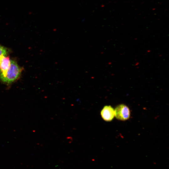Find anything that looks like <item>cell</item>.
I'll use <instances>...</instances> for the list:
<instances>
[{
	"mask_svg": "<svg viewBox=\"0 0 169 169\" xmlns=\"http://www.w3.org/2000/svg\"><path fill=\"white\" fill-rule=\"evenodd\" d=\"M23 70L16 61L11 60L10 67L5 77L1 80L4 83L9 84L17 80Z\"/></svg>",
	"mask_w": 169,
	"mask_h": 169,
	"instance_id": "obj_1",
	"label": "cell"
},
{
	"mask_svg": "<svg viewBox=\"0 0 169 169\" xmlns=\"http://www.w3.org/2000/svg\"><path fill=\"white\" fill-rule=\"evenodd\" d=\"M115 116L118 120H125L130 116V111L128 107L124 104L118 105L115 109Z\"/></svg>",
	"mask_w": 169,
	"mask_h": 169,
	"instance_id": "obj_2",
	"label": "cell"
},
{
	"mask_svg": "<svg viewBox=\"0 0 169 169\" xmlns=\"http://www.w3.org/2000/svg\"><path fill=\"white\" fill-rule=\"evenodd\" d=\"M11 64L9 56L2 55L0 56V79L5 77Z\"/></svg>",
	"mask_w": 169,
	"mask_h": 169,
	"instance_id": "obj_3",
	"label": "cell"
},
{
	"mask_svg": "<svg viewBox=\"0 0 169 169\" xmlns=\"http://www.w3.org/2000/svg\"><path fill=\"white\" fill-rule=\"evenodd\" d=\"M100 114L104 120L110 121L115 116V110L110 105H106L101 110Z\"/></svg>",
	"mask_w": 169,
	"mask_h": 169,
	"instance_id": "obj_4",
	"label": "cell"
},
{
	"mask_svg": "<svg viewBox=\"0 0 169 169\" xmlns=\"http://www.w3.org/2000/svg\"><path fill=\"white\" fill-rule=\"evenodd\" d=\"M8 54V50L5 47L0 45V56L2 55L7 56Z\"/></svg>",
	"mask_w": 169,
	"mask_h": 169,
	"instance_id": "obj_5",
	"label": "cell"
}]
</instances>
